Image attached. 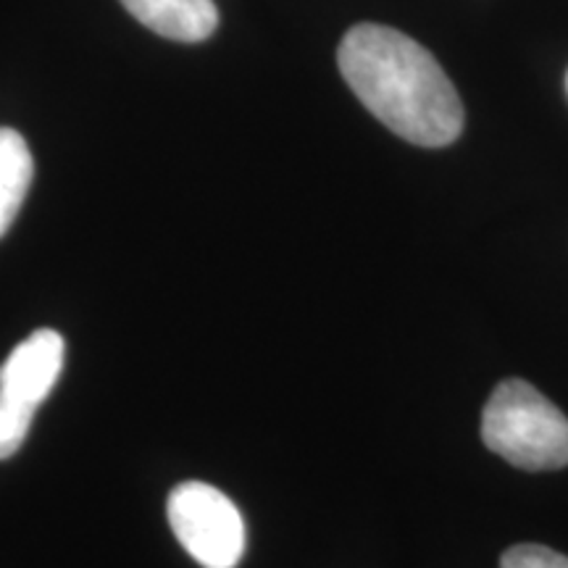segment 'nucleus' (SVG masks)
Segmentation results:
<instances>
[{
    "label": "nucleus",
    "instance_id": "0eeeda50",
    "mask_svg": "<svg viewBox=\"0 0 568 568\" xmlns=\"http://www.w3.org/2000/svg\"><path fill=\"white\" fill-rule=\"evenodd\" d=\"M34 418V408L19 406L0 395V460L11 458L24 445Z\"/></svg>",
    "mask_w": 568,
    "mask_h": 568
},
{
    "label": "nucleus",
    "instance_id": "7ed1b4c3",
    "mask_svg": "<svg viewBox=\"0 0 568 568\" xmlns=\"http://www.w3.org/2000/svg\"><path fill=\"white\" fill-rule=\"evenodd\" d=\"M166 516L174 537L203 568H234L245 556V521L222 489L184 481L169 495Z\"/></svg>",
    "mask_w": 568,
    "mask_h": 568
},
{
    "label": "nucleus",
    "instance_id": "20e7f679",
    "mask_svg": "<svg viewBox=\"0 0 568 568\" xmlns=\"http://www.w3.org/2000/svg\"><path fill=\"white\" fill-rule=\"evenodd\" d=\"M63 337L55 329H38L13 347L0 366V395L27 408H40L63 372Z\"/></svg>",
    "mask_w": 568,
    "mask_h": 568
},
{
    "label": "nucleus",
    "instance_id": "423d86ee",
    "mask_svg": "<svg viewBox=\"0 0 568 568\" xmlns=\"http://www.w3.org/2000/svg\"><path fill=\"white\" fill-rule=\"evenodd\" d=\"M32 174L34 161L27 140L17 130L0 126V237L19 216Z\"/></svg>",
    "mask_w": 568,
    "mask_h": 568
},
{
    "label": "nucleus",
    "instance_id": "f03ea898",
    "mask_svg": "<svg viewBox=\"0 0 568 568\" xmlns=\"http://www.w3.org/2000/svg\"><path fill=\"white\" fill-rule=\"evenodd\" d=\"M481 439L495 456L527 471L568 466V418L524 379H506L481 414Z\"/></svg>",
    "mask_w": 568,
    "mask_h": 568
},
{
    "label": "nucleus",
    "instance_id": "39448f33",
    "mask_svg": "<svg viewBox=\"0 0 568 568\" xmlns=\"http://www.w3.org/2000/svg\"><path fill=\"white\" fill-rule=\"evenodd\" d=\"M142 27L176 42H203L219 27L213 0H119Z\"/></svg>",
    "mask_w": 568,
    "mask_h": 568
},
{
    "label": "nucleus",
    "instance_id": "6e6552de",
    "mask_svg": "<svg viewBox=\"0 0 568 568\" xmlns=\"http://www.w3.org/2000/svg\"><path fill=\"white\" fill-rule=\"evenodd\" d=\"M500 568H568V558L545 545H514L503 552Z\"/></svg>",
    "mask_w": 568,
    "mask_h": 568
},
{
    "label": "nucleus",
    "instance_id": "1a4fd4ad",
    "mask_svg": "<svg viewBox=\"0 0 568 568\" xmlns=\"http://www.w3.org/2000/svg\"><path fill=\"white\" fill-rule=\"evenodd\" d=\"M566 90H568V77H566Z\"/></svg>",
    "mask_w": 568,
    "mask_h": 568
},
{
    "label": "nucleus",
    "instance_id": "f257e3e1",
    "mask_svg": "<svg viewBox=\"0 0 568 568\" xmlns=\"http://www.w3.org/2000/svg\"><path fill=\"white\" fill-rule=\"evenodd\" d=\"M337 63L347 88L397 138L445 148L464 132V103L435 55L408 34L358 24L339 42Z\"/></svg>",
    "mask_w": 568,
    "mask_h": 568
}]
</instances>
